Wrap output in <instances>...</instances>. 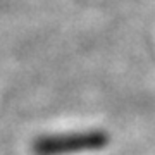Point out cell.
<instances>
[{
  "label": "cell",
  "instance_id": "1",
  "mask_svg": "<svg viewBox=\"0 0 155 155\" xmlns=\"http://www.w3.org/2000/svg\"><path fill=\"white\" fill-rule=\"evenodd\" d=\"M110 136L102 129L79 131L69 134H50L40 136L33 141V152L36 155H67L79 152H95L105 148Z\"/></svg>",
  "mask_w": 155,
  "mask_h": 155
}]
</instances>
